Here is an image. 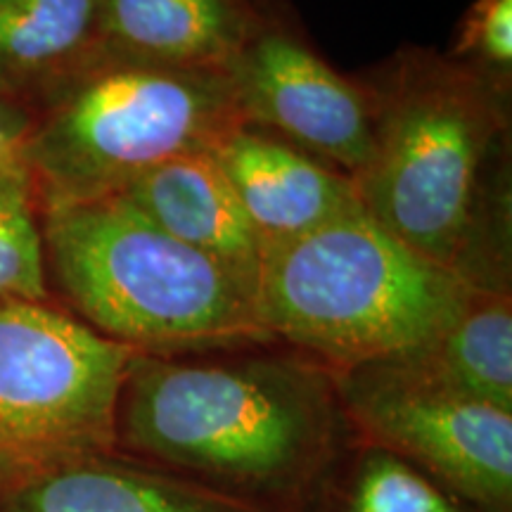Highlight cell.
Wrapping results in <instances>:
<instances>
[{
    "label": "cell",
    "instance_id": "30bf717a",
    "mask_svg": "<svg viewBox=\"0 0 512 512\" xmlns=\"http://www.w3.org/2000/svg\"><path fill=\"white\" fill-rule=\"evenodd\" d=\"M119 195L166 235L230 268L256 297L261 242L211 150L166 159Z\"/></svg>",
    "mask_w": 512,
    "mask_h": 512
},
{
    "label": "cell",
    "instance_id": "7a4b0ae2",
    "mask_svg": "<svg viewBox=\"0 0 512 512\" xmlns=\"http://www.w3.org/2000/svg\"><path fill=\"white\" fill-rule=\"evenodd\" d=\"M48 283L74 316L140 354L271 344L249 287L121 195L41 209Z\"/></svg>",
    "mask_w": 512,
    "mask_h": 512
},
{
    "label": "cell",
    "instance_id": "4fadbf2b",
    "mask_svg": "<svg viewBox=\"0 0 512 512\" xmlns=\"http://www.w3.org/2000/svg\"><path fill=\"white\" fill-rule=\"evenodd\" d=\"M0 512H283L221 494L114 451L0 496Z\"/></svg>",
    "mask_w": 512,
    "mask_h": 512
},
{
    "label": "cell",
    "instance_id": "6da1fadb",
    "mask_svg": "<svg viewBox=\"0 0 512 512\" xmlns=\"http://www.w3.org/2000/svg\"><path fill=\"white\" fill-rule=\"evenodd\" d=\"M335 373L283 344L136 354L117 451L221 494L304 512L351 444Z\"/></svg>",
    "mask_w": 512,
    "mask_h": 512
},
{
    "label": "cell",
    "instance_id": "e0dca14e",
    "mask_svg": "<svg viewBox=\"0 0 512 512\" xmlns=\"http://www.w3.org/2000/svg\"><path fill=\"white\" fill-rule=\"evenodd\" d=\"M453 60L503 83L512 69V0H475L460 24Z\"/></svg>",
    "mask_w": 512,
    "mask_h": 512
},
{
    "label": "cell",
    "instance_id": "3957f363",
    "mask_svg": "<svg viewBox=\"0 0 512 512\" xmlns=\"http://www.w3.org/2000/svg\"><path fill=\"white\" fill-rule=\"evenodd\" d=\"M475 290L356 209L261 247L256 313L275 344L344 370L430 347Z\"/></svg>",
    "mask_w": 512,
    "mask_h": 512
},
{
    "label": "cell",
    "instance_id": "9c48e42d",
    "mask_svg": "<svg viewBox=\"0 0 512 512\" xmlns=\"http://www.w3.org/2000/svg\"><path fill=\"white\" fill-rule=\"evenodd\" d=\"M261 247L302 238L363 209L354 178L256 126H240L211 147Z\"/></svg>",
    "mask_w": 512,
    "mask_h": 512
},
{
    "label": "cell",
    "instance_id": "2e32d148",
    "mask_svg": "<svg viewBox=\"0 0 512 512\" xmlns=\"http://www.w3.org/2000/svg\"><path fill=\"white\" fill-rule=\"evenodd\" d=\"M41 209L27 174L0 171V304L48 302Z\"/></svg>",
    "mask_w": 512,
    "mask_h": 512
},
{
    "label": "cell",
    "instance_id": "5b68a950",
    "mask_svg": "<svg viewBox=\"0 0 512 512\" xmlns=\"http://www.w3.org/2000/svg\"><path fill=\"white\" fill-rule=\"evenodd\" d=\"M240 126L226 72L105 57L36 114L24 169L38 209L98 200L166 159L211 150Z\"/></svg>",
    "mask_w": 512,
    "mask_h": 512
},
{
    "label": "cell",
    "instance_id": "5bb4252c",
    "mask_svg": "<svg viewBox=\"0 0 512 512\" xmlns=\"http://www.w3.org/2000/svg\"><path fill=\"white\" fill-rule=\"evenodd\" d=\"M411 356L456 392L512 413L510 292L475 290L456 323Z\"/></svg>",
    "mask_w": 512,
    "mask_h": 512
},
{
    "label": "cell",
    "instance_id": "52a82bcc",
    "mask_svg": "<svg viewBox=\"0 0 512 512\" xmlns=\"http://www.w3.org/2000/svg\"><path fill=\"white\" fill-rule=\"evenodd\" d=\"M332 373L354 437L411 460L479 512H512V413L456 392L411 354Z\"/></svg>",
    "mask_w": 512,
    "mask_h": 512
},
{
    "label": "cell",
    "instance_id": "d6986e66",
    "mask_svg": "<svg viewBox=\"0 0 512 512\" xmlns=\"http://www.w3.org/2000/svg\"><path fill=\"white\" fill-rule=\"evenodd\" d=\"M254 3H256V5H264V3H266V0H254Z\"/></svg>",
    "mask_w": 512,
    "mask_h": 512
},
{
    "label": "cell",
    "instance_id": "277c9868",
    "mask_svg": "<svg viewBox=\"0 0 512 512\" xmlns=\"http://www.w3.org/2000/svg\"><path fill=\"white\" fill-rule=\"evenodd\" d=\"M373 88L375 140L354 185L370 219L465 280L479 192L505 131L503 83L430 50L396 57Z\"/></svg>",
    "mask_w": 512,
    "mask_h": 512
},
{
    "label": "cell",
    "instance_id": "ba28073f",
    "mask_svg": "<svg viewBox=\"0 0 512 512\" xmlns=\"http://www.w3.org/2000/svg\"><path fill=\"white\" fill-rule=\"evenodd\" d=\"M226 74L245 124L351 178L366 169L375 140L373 93L337 74L268 12Z\"/></svg>",
    "mask_w": 512,
    "mask_h": 512
},
{
    "label": "cell",
    "instance_id": "9a60e30c",
    "mask_svg": "<svg viewBox=\"0 0 512 512\" xmlns=\"http://www.w3.org/2000/svg\"><path fill=\"white\" fill-rule=\"evenodd\" d=\"M304 512H479L389 448L354 437Z\"/></svg>",
    "mask_w": 512,
    "mask_h": 512
},
{
    "label": "cell",
    "instance_id": "8fae6325",
    "mask_svg": "<svg viewBox=\"0 0 512 512\" xmlns=\"http://www.w3.org/2000/svg\"><path fill=\"white\" fill-rule=\"evenodd\" d=\"M102 60V0H0L5 102L36 117Z\"/></svg>",
    "mask_w": 512,
    "mask_h": 512
},
{
    "label": "cell",
    "instance_id": "8992f818",
    "mask_svg": "<svg viewBox=\"0 0 512 512\" xmlns=\"http://www.w3.org/2000/svg\"><path fill=\"white\" fill-rule=\"evenodd\" d=\"M133 354L48 302L0 304V496L117 451Z\"/></svg>",
    "mask_w": 512,
    "mask_h": 512
},
{
    "label": "cell",
    "instance_id": "7c38bea8",
    "mask_svg": "<svg viewBox=\"0 0 512 512\" xmlns=\"http://www.w3.org/2000/svg\"><path fill=\"white\" fill-rule=\"evenodd\" d=\"M264 12L254 0H102L105 57L226 72Z\"/></svg>",
    "mask_w": 512,
    "mask_h": 512
},
{
    "label": "cell",
    "instance_id": "ac0fdd59",
    "mask_svg": "<svg viewBox=\"0 0 512 512\" xmlns=\"http://www.w3.org/2000/svg\"><path fill=\"white\" fill-rule=\"evenodd\" d=\"M31 126H34V114L0 98V171L27 174L24 147H27Z\"/></svg>",
    "mask_w": 512,
    "mask_h": 512
}]
</instances>
